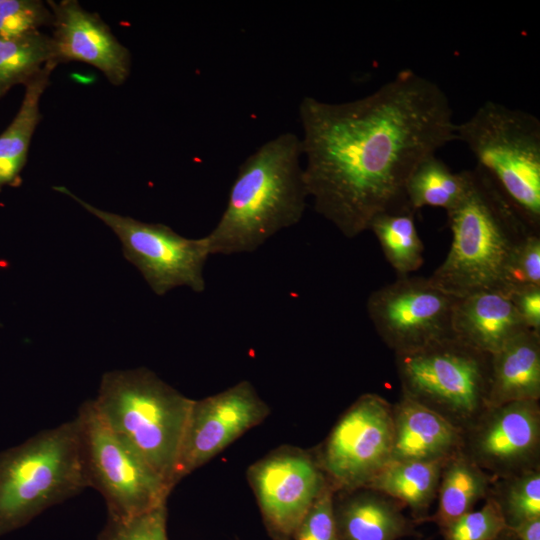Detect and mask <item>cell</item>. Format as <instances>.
Instances as JSON below:
<instances>
[{
  "mask_svg": "<svg viewBox=\"0 0 540 540\" xmlns=\"http://www.w3.org/2000/svg\"><path fill=\"white\" fill-rule=\"evenodd\" d=\"M298 112L308 196L346 238L369 230L380 214L410 207L412 172L457 140L447 94L411 69L355 100L305 96Z\"/></svg>",
  "mask_w": 540,
  "mask_h": 540,
  "instance_id": "obj_1",
  "label": "cell"
},
{
  "mask_svg": "<svg viewBox=\"0 0 540 540\" xmlns=\"http://www.w3.org/2000/svg\"><path fill=\"white\" fill-rule=\"evenodd\" d=\"M300 137L284 132L239 166L224 212L205 237L210 255L251 253L303 217L308 196Z\"/></svg>",
  "mask_w": 540,
  "mask_h": 540,
  "instance_id": "obj_2",
  "label": "cell"
},
{
  "mask_svg": "<svg viewBox=\"0 0 540 540\" xmlns=\"http://www.w3.org/2000/svg\"><path fill=\"white\" fill-rule=\"evenodd\" d=\"M447 213L452 233L449 251L430 281L460 298L483 290L503 292L509 261L534 231L495 182L480 167L469 170L462 200Z\"/></svg>",
  "mask_w": 540,
  "mask_h": 540,
  "instance_id": "obj_3",
  "label": "cell"
},
{
  "mask_svg": "<svg viewBox=\"0 0 540 540\" xmlns=\"http://www.w3.org/2000/svg\"><path fill=\"white\" fill-rule=\"evenodd\" d=\"M92 402L107 426L173 490L175 465L193 399L140 367L103 374Z\"/></svg>",
  "mask_w": 540,
  "mask_h": 540,
  "instance_id": "obj_4",
  "label": "cell"
},
{
  "mask_svg": "<svg viewBox=\"0 0 540 540\" xmlns=\"http://www.w3.org/2000/svg\"><path fill=\"white\" fill-rule=\"evenodd\" d=\"M79 416L0 452V535L89 488Z\"/></svg>",
  "mask_w": 540,
  "mask_h": 540,
  "instance_id": "obj_5",
  "label": "cell"
},
{
  "mask_svg": "<svg viewBox=\"0 0 540 540\" xmlns=\"http://www.w3.org/2000/svg\"><path fill=\"white\" fill-rule=\"evenodd\" d=\"M477 165L495 182L527 224L540 233V120L534 114L487 100L456 123Z\"/></svg>",
  "mask_w": 540,
  "mask_h": 540,
  "instance_id": "obj_6",
  "label": "cell"
},
{
  "mask_svg": "<svg viewBox=\"0 0 540 540\" xmlns=\"http://www.w3.org/2000/svg\"><path fill=\"white\" fill-rule=\"evenodd\" d=\"M402 394L462 432L488 407L491 355L454 336L395 354Z\"/></svg>",
  "mask_w": 540,
  "mask_h": 540,
  "instance_id": "obj_7",
  "label": "cell"
},
{
  "mask_svg": "<svg viewBox=\"0 0 540 540\" xmlns=\"http://www.w3.org/2000/svg\"><path fill=\"white\" fill-rule=\"evenodd\" d=\"M77 415L89 484L103 496L108 518L127 519L167 502L170 487L107 426L92 400L85 401Z\"/></svg>",
  "mask_w": 540,
  "mask_h": 540,
  "instance_id": "obj_8",
  "label": "cell"
},
{
  "mask_svg": "<svg viewBox=\"0 0 540 540\" xmlns=\"http://www.w3.org/2000/svg\"><path fill=\"white\" fill-rule=\"evenodd\" d=\"M54 190L70 196L106 224L119 238L124 257L142 274L159 296L186 286L196 293L206 288L204 266L210 256L205 236L186 238L161 223H146L96 208L68 188Z\"/></svg>",
  "mask_w": 540,
  "mask_h": 540,
  "instance_id": "obj_9",
  "label": "cell"
},
{
  "mask_svg": "<svg viewBox=\"0 0 540 540\" xmlns=\"http://www.w3.org/2000/svg\"><path fill=\"white\" fill-rule=\"evenodd\" d=\"M392 404L375 393L359 396L314 452L335 493L364 488L390 461Z\"/></svg>",
  "mask_w": 540,
  "mask_h": 540,
  "instance_id": "obj_10",
  "label": "cell"
},
{
  "mask_svg": "<svg viewBox=\"0 0 540 540\" xmlns=\"http://www.w3.org/2000/svg\"><path fill=\"white\" fill-rule=\"evenodd\" d=\"M456 299L429 278L409 275L373 291L366 310L381 340L400 354L453 336L451 319Z\"/></svg>",
  "mask_w": 540,
  "mask_h": 540,
  "instance_id": "obj_11",
  "label": "cell"
},
{
  "mask_svg": "<svg viewBox=\"0 0 540 540\" xmlns=\"http://www.w3.org/2000/svg\"><path fill=\"white\" fill-rule=\"evenodd\" d=\"M247 481L272 540H290L327 484L314 451L280 446L251 464Z\"/></svg>",
  "mask_w": 540,
  "mask_h": 540,
  "instance_id": "obj_12",
  "label": "cell"
},
{
  "mask_svg": "<svg viewBox=\"0 0 540 540\" xmlns=\"http://www.w3.org/2000/svg\"><path fill=\"white\" fill-rule=\"evenodd\" d=\"M270 414L269 405L247 380L194 400L184 429L174 475L176 486Z\"/></svg>",
  "mask_w": 540,
  "mask_h": 540,
  "instance_id": "obj_13",
  "label": "cell"
},
{
  "mask_svg": "<svg viewBox=\"0 0 540 540\" xmlns=\"http://www.w3.org/2000/svg\"><path fill=\"white\" fill-rule=\"evenodd\" d=\"M461 451L494 480L540 467V404L489 407L462 432Z\"/></svg>",
  "mask_w": 540,
  "mask_h": 540,
  "instance_id": "obj_14",
  "label": "cell"
},
{
  "mask_svg": "<svg viewBox=\"0 0 540 540\" xmlns=\"http://www.w3.org/2000/svg\"><path fill=\"white\" fill-rule=\"evenodd\" d=\"M53 14L54 60L59 64L80 61L100 70L113 85L129 77L131 55L110 27L76 0L48 1Z\"/></svg>",
  "mask_w": 540,
  "mask_h": 540,
  "instance_id": "obj_15",
  "label": "cell"
},
{
  "mask_svg": "<svg viewBox=\"0 0 540 540\" xmlns=\"http://www.w3.org/2000/svg\"><path fill=\"white\" fill-rule=\"evenodd\" d=\"M451 329L455 338L493 355L527 328L507 294L483 290L456 299Z\"/></svg>",
  "mask_w": 540,
  "mask_h": 540,
  "instance_id": "obj_16",
  "label": "cell"
},
{
  "mask_svg": "<svg viewBox=\"0 0 540 540\" xmlns=\"http://www.w3.org/2000/svg\"><path fill=\"white\" fill-rule=\"evenodd\" d=\"M392 413L391 461L445 460L461 450L462 431L409 397L401 394Z\"/></svg>",
  "mask_w": 540,
  "mask_h": 540,
  "instance_id": "obj_17",
  "label": "cell"
},
{
  "mask_svg": "<svg viewBox=\"0 0 540 540\" xmlns=\"http://www.w3.org/2000/svg\"><path fill=\"white\" fill-rule=\"evenodd\" d=\"M339 540H398L416 535L415 523L396 500L369 488L335 493Z\"/></svg>",
  "mask_w": 540,
  "mask_h": 540,
  "instance_id": "obj_18",
  "label": "cell"
},
{
  "mask_svg": "<svg viewBox=\"0 0 540 540\" xmlns=\"http://www.w3.org/2000/svg\"><path fill=\"white\" fill-rule=\"evenodd\" d=\"M539 399L540 333L526 329L491 355L488 403L495 407Z\"/></svg>",
  "mask_w": 540,
  "mask_h": 540,
  "instance_id": "obj_19",
  "label": "cell"
},
{
  "mask_svg": "<svg viewBox=\"0 0 540 540\" xmlns=\"http://www.w3.org/2000/svg\"><path fill=\"white\" fill-rule=\"evenodd\" d=\"M447 459L390 461L364 488L380 492L408 507L414 523H423L437 497L442 468Z\"/></svg>",
  "mask_w": 540,
  "mask_h": 540,
  "instance_id": "obj_20",
  "label": "cell"
},
{
  "mask_svg": "<svg viewBox=\"0 0 540 540\" xmlns=\"http://www.w3.org/2000/svg\"><path fill=\"white\" fill-rule=\"evenodd\" d=\"M49 61L28 81L20 108L8 127L0 134V190L5 186H18L26 164L32 136L40 122V99L57 67Z\"/></svg>",
  "mask_w": 540,
  "mask_h": 540,
  "instance_id": "obj_21",
  "label": "cell"
},
{
  "mask_svg": "<svg viewBox=\"0 0 540 540\" xmlns=\"http://www.w3.org/2000/svg\"><path fill=\"white\" fill-rule=\"evenodd\" d=\"M494 482L493 477L480 468L461 450L444 463L438 491L437 509L426 521L446 527L463 514L473 510L475 504L485 499Z\"/></svg>",
  "mask_w": 540,
  "mask_h": 540,
  "instance_id": "obj_22",
  "label": "cell"
},
{
  "mask_svg": "<svg viewBox=\"0 0 540 540\" xmlns=\"http://www.w3.org/2000/svg\"><path fill=\"white\" fill-rule=\"evenodd\" d=\"M415 214L411 207L383 213L374 218L369 227L398 277L409 276L424 263V245Z\"/></svg>",
  "mask_w": 540,
  "mask_h": 540,
  "instance_id": "obj_23",
  "label": "cell"
},
{
  "mask_svg": "<svg viewBox=\"0 0 540 540\" xmlns=\"http://www.w3.org/2000/svg\"><path fill=\"white\" fill-rule=\"evenodd\" d=\"M469 185V170L454 172L436 155L419 163L406 185L409 206L417 212L423 207L453 209L464 197Z\"/></svg>",
  "mask_w": 540,
  "mask_h": 540,
  "instance_id": "obj_24",
  "label": "cell"
},
{
  "mask_svg": "<svg viewBox=\"0 0 540 540\" xmlns=\"http://www.w3.org/2000/svg\"><path fill=\"white\" fill-rule=\"evenodd\" d=\"M51 60L52 38L41 31L0 37V98L15 85H25Z\"/></svg>",
  "mask_w": 540,
  "mask_h": 540,
  "instance_id": "obj_25",
  "label": "cell"
},
{
  "mask_svg": "<svg viewBox=\"0 0 540 540\" xmlns=\"http://www.w3.org/2000/svg\"><path fill=\"white\" fill-rule=\"evenodd\" d=\"M489 494L498 502L507 528L540 517V467L494 480Z\"/></svg>",
  "mask_w": 540,
  "mask_h": 540,
  "instance_id": "obj_26",
  "label": "cell"
},
{
  "mask_svg": "<svg viewBox=\"0 0 540 540\" xmlns=\"http://www.w3.org/2000/svg\"><path fill=\"white\" fill-rule=\"evenodd\" d=\"M507 524L498 502L490 495L478 510H471L440 532L444 540H494Z\"/></svg>",
  "mask_w": 540,
  "mask_h": 540,
  "instance_id": "obj_27",
  "label": "cell"
},
{
  "mask_svg": "<svg viewBox=\"0 0 540 540\" xmlns=\"http://www.w3.org/2000/svg\"><path fill=\"white\" fill-rule=\"evenodd\" d=\"M97 540H168L166 503L127 519L108 518Z\"/></svg>",
  "mask_w": 540,
  "mask_h": 540,
  "instance_id": "obj_28",
  "label": "cell"
},
{
  "mask_svg": "<svg viewBox=\"0 0 540 540\" xmlns=\"http://www.w3.org/2000/svg\"><path fill=\"white\" fill-rule=\"evenodd\" d=\"M48 4L39 0H0V37H16L52 26Z\"/></svg>",
  "mask_w": 540,
  "mask_h": 540,
  "instance_id": "obj_29",
  "label": "cell"
},
{
  "mask_svg": "<svg viewBox=\"0 0 540 540\" xmlns=\"http://www.w3.org/2000/svg\"><path fill=\"white\" fill-rule=\"evenodd\" d=\"M540 287V233L529 234L513 253L504 279L503 293Z\"/></svg>",
  "mask_w": 540,
  "mask_h": 540,
  "instance_id": "obj_30",
  "label": "cell"
},
{
  "mask_svg": "<svg viewBox=\"0 0 540 540\" xmlns=\"http://www.w3.org/2000/svg\"><path fill=\"white\" fill-rule=\"evenodd\" d=\"M334 497L335 491L327 482L290 540H339L334 514Z\"/></svg>",
  "mask_w": 540,
  "mask_h": 540,
  "instance_id": "obj_31",
  "label": "cell"
},
{
  "mask_svg": "<svg viewBox=\"0 0 540 540\" xmlns=\"http://www.w3.org/2000/svg\"><path fill=\"white\" fill-rule=\"evenodd\" d=\"M527 329L540 333V287H527L507 294Z\"/></svg>",
  "mask_w": 540,
  "mask_h": 540,
  "instance_id": "obj_32",
  "label": "cell"
},
{
  "mask_svg": "<svg viewBox=\"0 0 540 540\" xmlns=\"http://www.w3.org/2000/svg\"><path fill=\"white\" fill-rule=\"evenodd\" d=\"M510 529L518 540H540V517L527 520Z\"/></svg>",
  "mask_w": 540,
  "mask_h": 540,
  "instance_id": "obj_33",
  "label": "cell"
},
{
  "mask_svg": "<svg viewBox=\"0 0 540 540\" xmlns=\"http://www.w3.org/2000/svg\"><path fill=\"white\" fill-rule=\"evenodd\" d=\"M494 540H518L515 534L508 528H506L496 539Z\"/></svg>",
  "mask_w": 540,
  "mask_h": 540,
  "instance_id": "obj_34",
  "label": "cell"
}]
</instances>
